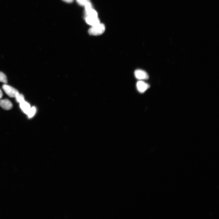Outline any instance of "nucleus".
<instances>
[{
    "label": "nucleus",
    "mask_w": 219,
    "mask_h": 219,
    "mask_svg": "<svg viewBox=\"0 0 219 219\" xmlns=\"http://www.w3.org/2000/svg\"><path fill=\"white\" fill-rule=\"evenodd\" d=\"M85 20L87 24L92 26L100 23L98 17L86 16Z\"/></svg>",
    "instance_id": "39448f33"
},
{
    "label": "nucleus",
    "mask_w": 219,
    "mask_h": 219,
    "mask_svg": "<svg viewBox=\"0 0 219 219\" xmlns=\"http://www.w3.org/2000/svg\"><path fill=\"white\" fill-rule=\"evenodd\" d=\"M106 29L105 25L103 24L99 23L93 26L88 30L90 35L94 36H99L103 34Z\"/></svg>",
    "instance_id": "f257e3e1"
},
{
    "label": "nucleus",
    "mask_w": 219,
    "mask_h": 219,
    "mask_svg": "<svg viewBox=\"0 0 219 219\" xmlns=\"http://www.w3.org/2000/svg\"><path fill=\"white\" fill-rule=\"evenodd\" d=\"M136 86L138 91L140 93H143L149 88L150 86L143 81H140L137 82Z\"/></svg>",
    "instance_id": "20e7f679"
},
{
    "label": "nucleus",
    "mask_w": 219,
    "mask_h": 219,
    "mask_svg": "<svg viewBox=\"0 0 219 219\" xmlns=\"http://www.w3.org/2000/svg\"><path fill=\"white\" fill-rule=\"evenodd\" d=\"M85 11H86L93 8L91 3L90 2L88 3L85 6Z\"/></svg>",
    "instance_id": "ddd939ff"
},
{
    "label": "nucleus",
    "mask_w": 219,
    "mask_h": 219,
    "mask_svg": "<svg viewBox=\"0 0 219 219\" xmlns=\"http://www.w3.org/2000/svg\"><path fill=\"white\" fill-rule=\"evenodd\" d=\"M0 106L3 109L6 110L11 109L13 107L11 102L8 99L0 100Z\"/></svg>",
    "instance_id": "423d86ee"
},
{
    "label": "nucleus",
    "mask_w": 219,
    "mask_h": 219,
    "mask_svg": "<svg viewBox=\"0 0 219 219\" xmlns=\"http://www.w3.org/2000/svg\"><path fill=\"white\" fill-rule=\"evenodd\" d=\"M0 82L6 83L7 82V77L3 73L0 72Z\"/></svg>",
    "instance_id": "9d476101"
},
{
    "label": "nucleus",
    "mask_w": 219,
    "mask_h": 219,
    "mask_svg": "<svg viewBox=\"0 0 219 219\" xmlns=\"http://www.w3.org/2000/svg\"><path fill=\"white\" fill-rule=\"evenodd\" d=\"M3 96V93L2 91L0 89V99Z\"/></svg>",
    "instance_id": "2eb2a0df"
},
{
    "label": "nucleus",
    "mask_w": 219,
    "mask_h": 219,
    "mask_svg": "<svg viewBox=\"0 0 219 219\" xmlns=\"http://www.w3.org/2000/svg\"><path fill=\"white\" fill-rule=\"evenodd\" d=\"M2 87L6 93L11 98H15L19 93L18 91L8 85L4 84L3 86Z\"/></svg>",
    "instance_id": "f03ea898"
},
{
    "label": "nucleus",
    "mask_w": 219,
    "mask_h": 219,
    "mask_svg": "<svg viewBox=\"0 0 219 219\" xmlns=\"http://www.w3.org/2000/svg\"><path fill=\"white\" fill-rule=\"evenodd\" d=\"M86 16H90L92 17H98V14L93 8L91 9L85 11Z\"/></svg>",
    "instance_id": "6e6552de"
},
{
    "label": "nucleus",
    "mask_w": 219,
    "mask_h": 219,
    "mask_svg": "<svg viewBox=\"0 0 219 219\" xmlns=\"http://www.w3.org/2000/svg\"><path fill=\"white\" fill-rule=\"evenodd\" d=\"M36 112V108L34 107L31 108L30 111L27 115L29 118H30L33 117Z\"/></svg>",
    "instance_id": "1a4fd4ad"
},
{
    "label": "nucleus",
    "mask_w": 219,
    "mask_h": 219,
    "mask_svg": "<svg viewBox=\"0 0 219 219\" xmlns=\"http://www.w3.org/2000/svg\"><path fill=\"white\" fill-rule=\"evenodd\" d=\"M77 3L79 5L85 6L88 2H90V0H76Z\"/></svg>",
    "instance_id": "f8f14e48"
},
{
    "label": "nucleus",
    "mask_w": 219,
    "mask_h": 219,
    "mask_svg": "<svg viewBox=\"0 0 219 219\" xmlns=\"http://www.w3.org/2000/svg\"><path fill=\"white\" fill-rule=\"evenodd\" d=\"M19 103L20 108L22 111L27 115L31 108L29 103L25 101Z\"/></svg>",
    "instance_id": "0eeeda50"
},
{
    "label": "nucleus",
    "mask_w": 219,
    "mask_h": 219,
    "mask_svg": "<svg viewBox=\"0 0 219 219\" xmlns=\"http://www.w3.org/2000/svg\"><path fill=\"white\" fill-rule=\"evenodd\" d=\"M134 74L136 77L140 81L146 80L149 78L148 75L146 72L141 69L136 70Z\"/></svg>",
    "instance_id": "7ed1b4c3"
},
{
    "label": "nucleus",
    "mask_w": 219,
    "mask_h": 219,
    "mask_svg": "<svg viewBox=\"0 0 219 219\" xmlns=\"http://www.w3.org/2000/svg\"><path fill=\"white\" fill-rule=\"evenodd\" d=\"M15 98L16 101L19 103L25 101L24 95L20 93L16 96Z\"/></svg>",
    "instance_id": "9b49d317"
},
{
    "label": "nucleus",
    "mask_w": 219,
    "mask_h": 219,
    "mask_svg": "<svg viewBox=\"0 0 219 219\" xmlns=\"http://www.w3.org/2000/svg\"><path fill=\"white\" fill-rule=\"evenodd\" d=\"M63 1L67 3H71L73 1V0H63Z\"/></svg>",
    "instance_id": "4468645a"
}]
</instances>
